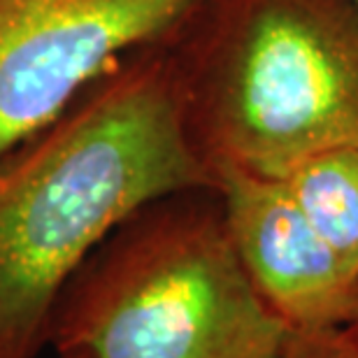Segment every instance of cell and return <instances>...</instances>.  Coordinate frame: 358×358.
<instances>
[{
    "label": "cell",
    "instance_id": "10",
    "mask_svg": "<svg viewBox=\"0 0 358 358\" xmlns=\"http://www.w3.org/2000/svg\"><path fill=\"white\" fill-rule=\"evenodd\" d=\"M352 3H356V5H358V0H352Z\"/></svg>",
    "mask_w": 358,
    "mask_h": 358
},
{
    "label": "cell",
    "instance_id": "5",
    "mask_svg": "<svg viewBox=\"0 0 358 358\" xmlns=\"http://www.w3.org/2000/svg\"><path fill=\"white\" fill-rule=\"evenodd\" d=\"M228 233L261 298L291 331L352 328L358 272L321 238L279 179L214 163Z\"/></svg>",
    "mask_w": 358,
    "mask_h": 358
},
{
    "label": "cell",
    "instance_id": "3",
    "mask_svg": "<svg viewBox=\"0 0 358 358\" xmlns=\"http://www.w3.org/2000/svg\"><path fill=\"white\" fill-rule=\"evenodd\" d=\"M212 38L179 68L189 126L210 166L284 179L328 149H358V5L210 0Z\"/></svg>",
    "mask_w": 358,
    "mask_h": 358
},
{
    "label": "cell",
    "instance_id": "1",
    "mask_svg": "<svg viewBox=\"0 0 358 358\" xmlns=\"http://www.w3.org/2000/svg\"><path fill=\"white\" fill-rule=\"evenodd\" d=\"M214 189L175 59L126 61L0 161V358L47 347L61 293L152 203Z\"/></svg>",
    "mask_w": 358,
    "mask_h": 358
},
{
    "label": "cell",
    "instance_id": "7",
    "mask_svg": "<svg viewBox=\"0 0 358 358\" xmlns=\"http://www.w3.org/2000/svg\"><path fill=\"white\" fill-rule=\"evenodd\" d=\"M279 358H358L352 328L291 331Z\"/></svg>",
    "mask_w": 358,
    "mask_h": 358
},
{
    "label": "cell",
    "instance_id": "6",
    "mask_svg": "<svg viewBox=\"0 0 358 358\" xmlns=\"http://www.w3.org/2000/svg\"><path fill=\"white\" fill-rule=\"evenodd\" d=\"M335 254L358 272V149H328L279 179Z\"/></svg>",
    "mask_w": 358,
    "mask_h": 358
},
{
    "label": "cell",
    "instance_id": "8",
    "mask_svg": "<svg viewBox=\"0 0 358 358\" xmlns=\"http://www.w3.org/2000/svg\"><path fill=\"white\" fill-rule=\"evenodd\" d=\"M352 333H354V338H356V342H358V321L352 326Z\"/></svg>",
    "mask_w": 358,
    "mask_h": 358
},
{
    "label": "cell",
    "instance_id": "4",
    "mask_svg": "<svg viewBox=\"0 0 358 358\" xmlns=\"http://www.w3.org/2000/svg\"><path fill=\"white\" fill-rule=\"evenodd\" d=\"M210 0H0V161Z\"/></svg>",
    "mask_w": 358,
    "mask_h": 358
},
{
    "label": "cell",
    "instance_id": "9",
    "mask_svg": "<svg viewBox=\"0 0 358 358\" xmlns=\"http://www.w3.org/2000/svg\"><path fill=\"white\" fill-rule=\"evenodd\" d=\"M59 358H73V356H59Z\"/></svg>",
    "mask_w": 358,
    "mask_h": 358
},
{
    "label": "cell",
    "instance_id": "2",
    "mask_svg": "<svg viewBox=\"0 0 358 358\" xmlns=\"http://www.w3.org/2000/svg\"><path fill=\"white\" fill-rule=\"evenodd\" d=\"M207 191L152 203L93 252L49 319L56 356H282L291 326L256 291Z\"/></svg>",
    "mask_w": 358,
    "mask_h": 358
}]
</instances>
